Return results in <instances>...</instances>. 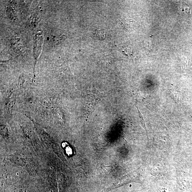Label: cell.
Segmentation results:
<instances>
[{"instance_id":"obj_2","label":"cell","mask_w":192,"mask_h":192,"mask_svg":"<svg viewBox=\"0 0 192 192\" xmlns=\"http://www.w3.org/2000/svg\"><path fill=\"white\" fill-rule=\"evenodd\" d=\"M94 37L96 39L102 40L105 38V34L104 32L100 30H97L93 34Z\"/></svg>"},{"instance_id":"obj_1","label":"cell","mask_w":192,"mask_h":192,"mask_svg":"<svg viewBox=\"0 0 192 192\" xmlns=\"http://www.w3.org/2000/svg\"><path fill=\"white\" fill-rule=\"evenodd\" d=\"M43 43V37L42 33H37L35 36L33 45L34 56L36 60L38 58L40 55Z\"/></svg>"},{"instance_id":"obj_3","label":"cell","mask_w":192,"mask_h":192,"mask_svg":"<svg viewBox=\"0 0 192 192\" xmlns=\"http://www.w3.org/2000/svg\"><path fill=\"white\" fill-rule=\"evenodd\" d=\"M136 108L137 109L138 112V114H139V117L140 118V123L141 124L142 127H143L145 130H146V133H147V130L146 126V123H145V120L144 119L143 116L142 114L140 111V110L138 109V107L136 106Z\"/></svg>"},{"instance_id":"obj_4","label":"cell","mask_w":192,"mask_h":192,"mask_svg":"<svg viewBox=\"0 0 192 192\" xmlns=\"http://www.w3.org/2000/svg\"><path fill=\"white\" fill-rule=\"evenodd\" d=\"M13 159L14 161H15V163L18 164V165H22L24 164V159H22L21 156H13Z\"/></svg>"}]
</instances>
